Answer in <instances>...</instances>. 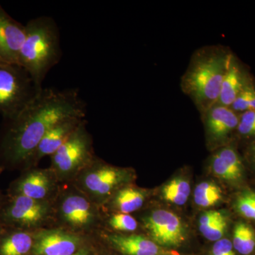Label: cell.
<instances>
[{"mask_svg":"<svg viewBox=\"0 0 255 255\" xmlns=\"http://www.w3.org/2000/svg\"><path fill=\"white\" fill-rule=\"evenodd\" d=\"M86 105L78 89L42 88L38 95L12 118L4 119L0 130V169H29L42 138L64 119H85Z\"/></svg>","mask_w":255,"mask_h":255,"instance_id":"6da1fadb","label":"cell"},{"mask_svg":"<svg viewBox=\"0 0 255 255\" xmlns=\"http://www.w3.org/2000/svg\"><path fill=\"white\" fill-rule=\"evenodd\" d=\"M232 55L217 45L202 47L193 53L181 78V89L201 114L217 103Z\"/></svg>","mask_w":255,"mask_h":255,"instance_id":"7a4b0ae2","label":"cell"},{"mask_svg":"<svg viewBox=\"0 0 255 255\" xmlns=\"http://www.w3.org/2000/svg\"><path fill=\"white\" fill-rule=\"evenodd\" d=\"M26 29L18 65L28 72L36 86L42 88L47 74L59 63L63 55L59 28L53 18L42 16L30 20Z\"/></svg>","mask_w":255,"mask_h":255,"instance_id":"3957f363","label":"cell"},{"mask_svg":"<svg viewBox=\"0 0 255 255\" xmlns=\"http://www.w3.org/2000/svg\"><path fill=\"white\" fill-rule=\"evenodd\" d=\"M60 187L54 201V222L57 227L80 235L97 229L101 221L100 206L73 183Z\"/></svg>","mask_w":255,"mask_h":255,"instance_id":"277c9868","label":"cell"},{"mask_svg":"<svg viewBox=\"0 0 255 255\" xmlns=\"http://www.w3.org/2000/svg\"><path fill=\"white\" fill-rule=\"evenodd\" d=\"M134 179L135 173L131 169L115 167L96 157L72 183L100 207Z\"/></svg>","mask_w":255,"mask_h":255,"instance_id":"5b68a950","label":"cell"},{"mask_svg":"<svg viewBox=\"0 0 255 255\" xmlns=\"http://www.w3.org/2000/svg\"><path fill=\"white\" fill-rule=\"evenodd\" d=\"M84 120L51 157L50 168L60 184L72 183L96 159L93 139Z\"/></svg>","mask_w":255,"mask_h":255,"instance_id":"8992f818","label":"cell"},{"mask_svg":"<svg viewBox=\"0 0 255 255\" xmlns=\"http://www.w3.org/2000/svg\"><path fill=\"white\" fill-rule=\"evenodd\" d=\"M54 222V201H38L23 196H9L0 208L4 228L36 232Z\"/></svg>","mask_w":255,"mask_h":255,"instance_id":"52a82bcc","label":"cell"},{"mask_svg":"<svg viewBox=\"0 0 255 255\" xmlns=\"http://www.w3.org/2000/svg\"><path fill=\"white\" fill-rule=\"evenodd\" d=\"M42 88L36 86L21 65L0 64V114L3 119L12 118L19 113Z\"/></svg>","mask_w":255,"mask_h":255,"instance_id":"ba28073f","label":"cell"},{"mask_svg":"<svg viewBox=\"0 0 255 255\" xmlns=\"http://www.w3.org/2000/svg\"><path fill=\"white\" fill-rule=\"evenodd\" d=\"M62 184L50 168H30L10 184L7 195L23 196L38 201H54Z\"/></svg>","mask_w":255,"mask_h":255,"instance_id":"9c48e42d","label":"cell"},{"mask_svg":"<svg viewBox=\"0 0 255 255\" xmlns=\"http://www.w3.org/2000/svg\"><path fill=\"white\" fill-rule=\"evenodd\" d=\"M142 221L150 239L159 246L176 248L185 241V226L172 211L155 210L145 216Z\"/></svg>","mask_w":255,"mask_h":255,"instance_id":"30bf717a","label":"cell"},{"mask_svg":"<svg viewBox=\"0 0 255 255\" xmlns=\"http://www.w3.org/2000/svg\"><path fill=\"white\" fill-rule=\"evenodd\" d=\"M201 115L210 148L217 150L226 146L224 144L231 134L237 130L239 123L237 113L231 107L216 104Z\"/></svg>","mask_w":255,"mask_h":255,"instance_id":"8fae6325","label":"cell"},{"mask_svg":"<svg viewBox=\"0 0 255 255\" xmlns=\"http://www.w3.org/2000/svg\"><path fill=\"white\" fill-rule=\"evenodd\" d=\"M80 235L60 228H43L34 233L32 255H73L81 249Z\"/></svg>","mask_w":255,"mask_h":255,"instance_id":"7c38bea8","label":"cell"},{"mask_svg":"<svg viewBox=\"0 0 255 255\" xmlns=\"http://www.w3.org/2000/svg\"><path fill=\"white\" fill-rule=\"evenodd\" d=\"M26 36V26L11 17L0 4V55L5 62L18 65Z\"/></svg>","mask_w":255,"mask_h":255,"instance_id":"4fadbf2b","label":"cell"},{"mask_svg":"<svg viewBox=\"0 0 255 255\" xmlns=\"http://www.w3.org/2000/svg\"><path fill=\"white\" fill-rule=\"evenodd\" d=\"M84 120L85 119L81 117H70L53 126L38 144L32 156L29 169L36 167L43 157L53 155Z\"/></svg>","mask_w":255,"mask_h":255,"instance_id":"5bb4252c","label":"cell"},{"mask_svg":"<svg viewBox=\"0 0 255 255\" xmlns=\"http://www.w3.org/2000/svg\"><path fill=\"white\" fill-rule=\"evenodd\" d=\"M209 162L212 173L225 182H238L243 178V162L232 146H223L216 150Z\"/></svg>","mask_w":255,"mask_h":255,"instance_id":"9a60e30c","label":"cell"},{"mask_svg":"<svg viewBox=\"0 0 255 255\" xmlns=\"http://www.w3.org/2000/svg\"><path fill=\"white\" fill-rule=\"evenodd\" d=\"M107 238L109 243L124 255H169L150 238L141 235L115 233Z\"/></svg>","mask_w":255,"mask_h":255,"instance_id":"2e32d148","label":"cell"},{"mask_svg":"<svg viewBox=\"0 0 255 255\" xmlns=\"http://www.w3.org/2000/svg\"><path fill=\"white\" fill-rule=\"evenodd\" d=\"M34 233L4 228L0 235V255H28L34 243Z\"/></svg>","mask_w":255,"mask_h":255,"instance_id":"e0dca14e","label":"cell"},{"mask_svg":"<svg viewBox=\"0 0 255 255\" xmlns=\"http://www.w3.org/2000/svg\"><path fill=\"white\" fill-rule=\"evenodd\" d=\"M248 83L236 58L232 55L223 78L219 100L216 104L231 107Z\"/></svg>","mask_w":255,"mask_h":255,"instance_id":"ac0fdd59","label":"cell"},{"mask_svg":"<svg viewBox=\"0 0 255 255\" xmlns=\"http://www.w3.org/2000/svg\"><path fill=\"white\" fill-rule=\"evenodd\" d=\"M145 189L129 185L121 188L107 203L117 213L130 214L141 209L147 199Z\"/></svg>","mask_w":255,"mask_h":255,"instance_id":"d6986e66","label":"cell"},{"mask_svg":"<svg viewBox=\"0 0 255 255\" xmlns=\"http://www.w3.org/2000/svg\"><path fill=\"white\" fill-rule=\"evenodd\" d=\"M190 193V183L183 177H177L169 181L161 190L164 200L177 206L184 205L189 199Z\"/></svg>","mask_w":255,"mask_h":255,"instance_id":"ffe728a7","label":"cell"},{"mask_svg":"<svg viewBox=\"0 0 255 255\" xmlns=\"http://www.w3.org/2000/svg\"><path fill=\"white\" fill-rule=\"evenodd\" d=\"M194 198V202L199 207H213L222 200V189L216 183L205 181L196 186Z\"/></svg>","mask_w":255,"mask_h":255,"instance_id":"44dd1931","label":"cell"},{"mask_svg":"<svg viewBox=\"0 0 255 255\" xmlns=\"http://www.w3.org/2000/svg\"><path fill=\"white\" fill-rule=\"evenodd\" d=\"M233 246L235 251L243 255H249L255 248V233L246 223L239 222L233 231Z\"/></svg>","mask_w":255,"mask_h":255,"instance_id":"7402d4cb","label":"cell"},{"mask_svg":"<svg viewBox=\"0 0 255 255\" xmlns=\"http://www.w3.org/2000/svg\"><path fill=\"white\" fill-rule=\"evenodd\" d=\"M231 108L236 113L255 110V87L253 84L249 82L247 84L233 102Z\"/></svg>","mask_w":255,"mask_h":255,"instance_id":"603a6c76","label":"cell"},{"mask_svg":"<svg viewBox=\"0 0 255 255\" xmlns=\"http://www.w3.org/2000/svg\"><path fill=\"white\" fill-rule=\"evenodd\" d=\"M109 226L114 231L122 233H133L137 229L138 223L130 214L116 213L111 216Z\"/></svg>","mask_w":255,"mask_h":255,"instance_id":"cb8c5ba5","label":"cell"},{"mask_svg":"<svg viewBox=\"0 0 255 255\" xmlns=\"http://www.w3.org/2000/svg\"><path fill=\"white\" fill-rule=\"evenodd\" d=\"M236 209L243 217L255 221V192L248 191L240 194L236 199Z\"/></svg>","mask_w":255,"mask_h":255,"instance_id":"d4e9b609","label":"cell"},{"mask_svg":"<svg viewBox=\"0 0 255 255\" xmlns=\"http://www.w3.org/2000/svg\"><path fill=\"white\" fill-rule=\"evenodd\" d=\"M228 220L225 214L217 221L213 223L204 232L201 233L206 239L210 241H218L222 239L227 231Z\"/></svg>","mask_w":255,"mask_h":255,"instance_id":"484cf974","label":"cell"},{"mask_svg":"<svg viewBox=\"0 0 255 255\" xmlns=\"http://www.w3.org/2000/svg\"><path fill=\"white\" fill-rule=\"evenodd\" d=\"M237 130L243 136H255V110L242 113L239 117Z\"/></svg>","mask_w":255,"mask_h":255,"instance_id":"4316f807","label":"cell"},{"mask_svg":"<svg viewBox=\"0 0 255 255\" xmlns=\"http://www.w3.org/2000/svg\"><path fill=\"white\" fill-rule=\"evenodd\" d=\"M224 212L221 211L210 210L201 215L199 219V229L201 233L204 232L215 221L221 218Z\"/></svg>","mask_w":255,"mask_h":255,"instance_id":"83f0119b","label":"cell"},{"mask_svg":"<svg viewBox=\"0 0 255 255\" xmlns=\"http://www.w3.org/2000/svg\"><path fill=\"white\" fill-rule=\"evenodd\" d=\"M211 255H236L232 242L226 238L216 241L211 250Z\"/></svg>","mask_w":255,"mask_h":255,"instance_id":"f1b7e54d","label":"cell"},{"mask_svg":"<svg viewBox=\"0 0 255 255\" xmlns=\"http://www.w3.org/2000/svg\"><path fill=\"white\" fill-rule=\"evenodd\" d=\"M250 153H251L252 159H253V162L255 163V141L253 142L251 146V148H250Z\"/></svg>","mask_w":255,"mask_h":255,"instance_id":"f546056e","label":"cell"},{"mask_svg":"<svg viewBox=\"0 0 255 255\" xmlns=\"http://www.w3.org/2000/svg\"><path fill=\"white\" fill-rule=\"evenodd\" d=\"M89 251H87L86 248H81V249L79 250L78 251H77L75 254L73 255H89Z\"/></svg>","mask_w":255,"mask_h":255,"instance_id":"4dcf8cb0","label":"cell"},{"mask_svg":"<svg viewBox=\"0 0 255 255\" xmlns=\"http://www.w3.org/2000/svg\"><path fill=\"white\" fill-rule=\"evenodd\" d=\"M3 170L0 169V174L1 173ZM6 195H4L1 192V190H0V208L1 207V206L4 204L5 200H6Z\"/></svg>","mask_w":255,"mask_h":255,"instance_id":"1f68e13d","label":"cell"},{"mask_svg":"<svg viewBox=\"0 0 255 255\" xmlns=\"http://www.w3.org/2000/svg\"><path fill=\"white\" fill-rule=\"evenodd\" d=\"M5 63H6V62L4 61V59H3V58H1V55H0V64Z\"/></svg>","mask_w":255,"mask_h":255,"instance_id":"d6a6232c","label":"cell"},{"mask_svg":"<svg viewBox=\"0 0 255 255\" xmlns=\"http://www.w3.org/2000/svg\"><path fill=\"white\" fill-rule=\"evenodd\" d=\"M4 227H3L2 226H1V223H0V235H1V233H2L3 230H4Z\"/></svg>","mask_w":255,"mask_h":255,"instance_id":"836d02e7","label":"cell"}]
</instances>
